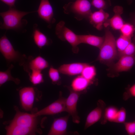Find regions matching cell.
I'll return each instance as SVG.
<instances>
[{"mask_svg": "<svg viewBox=\"0 0 135 135\" xmlns=\"http://www.w3.org/2000/svg\"><path fill=\"white\" fill-rule=\"evenodd\" d=\"M115 38L108 30H106L103 42L100 48L99 54L96 60L108 67L118 59V52Z\"/></svg>", "mask_w": 135, "mask_h": 135, "instance_id": "cell-1", "label": "cell"}, {"mask_svg": "<svg viewBox=\"0 0 135 135\" xmlns=\"http://www.w3.org/2000/svg\"><path fill=\"white\" fill-rule=\"evenodd\" d=\"M32 12H25L19 11L14 8H10L7 11L1 12L0 16L3 22L1 23V29L16 30L22 27L25 20H22L25 16Z\"/></svg>", "mask_w": 135, "mask_h": 135, "instance_id": "cell-2", "label": "cell"}, {"mask_svg": "<svg viewBox=\"0 0 135 135\" xmlns=\"http://www.w3.org/2000/svg\"><path fill=\"white\" fill-rule=\"evenodd\" d=\"M0 51L6 60L8 66L13 62L17 63L19 66H23L27 58L25 54L15 50L5 35L0 39Z\"/></svg>", "mask_w": 135, "mask_h": 135, "instance_id": "cell-3", "label": "cell"}, {"mask_svg": "<svg viewBox=\"0 0 135 135\" xmlns=\"http://www.w3.org/2000/svg\"><path fill=\"white\" fill-rule=\"evenodd\" d=\"M63 21H60L56 25L55 33L58 37L63 41H66L72 46L73 52L77 53L79 51L78 46L80 43L78 35L67 27Z\"/></svg>", "mask_w": 135, "mask_h": 135, "instance_id": "cell-4", "label": "cell"}, {"mask_svg": "<svg viewBox=\"0 0 135 135\" xmlns=\"http://www.w3.org/2000/svg\"><path fill=\"white\" fill-rule=\"evenodd\" d=\"M91 4L88 0H76L64 7V12L67 14L72 13L78 20L88 17L92 13Z\"/></svg>", "mask_w": 135, "mask_h": 135, "instance_id": "cell-5", "label": "cell"}, {"mask_svg": "<svg viewBox=\"0 0 135 135\" xmlns=\"http://www.w3.org/2000/svg\"><path fill=\"white\" fill-rule=\"evenodd\" d=\"M135 64V56H123L120 57L118 61L109 67L108 75L114 77L120 72L129 71Z\"/></svg>", "mask_w": 135, "mask_h": 135, "instance_id": "cell-6", "label": "cell"}, {"mask_svg": "<svg viewBox=\"0 0 135 135\" xmlns=\"http://www.w3.org/2000/svg\"><path fill=\"white\" fill-rule=\"evenodd\" d=\"M70 92L69 96L66 98V112L71 116L73 122L78 124L80 122V118L78 115L77 110L78 101L81 92H78L73 90L71 88H68Z\"/></svg>", "mask_w": 135, "mask_h": 135, "instance_id": "cell-7", "label": "cell"}, {"mask_svg": "<svg viewBox=\"0 0 135 135\" xmlns=\"http://www.w3.org/2000/svg\"><path fill=\"white\" fill-rule=\"evenodd\" d=\"M66 100L61 92L57 100L34 114L37 117L42 115H54L66 112Z\"/></svg>", "mask_w": 135, "mask_h": 135, "instance_id": "cell-8", "label": "cell"}, {"mask_svg": "<svg viewBox=\"0 0 135 135\" xmlns=\"http://www.w3.org/2000/svg\"><path fill=\"white\" fill-rule=\"evenodd\" d=\"M36 90L33 87H27L22 88L19 90V94L21 106L25 110L29 111L32 108Z\"/></svg>", "mask_w": 135, "mask_h": 135, "instance_id": "cell-9", "label": "cell"}, {"mask_svg": "<svg viewBox=\"0 0 135 135\" xmlns=\"http://www.w3.org/2000/svg\"><path fill=\"white\" fill-rule=\"evenodd\" d=\"M34 114L16 110V113L10 124L24 127L36 128L37 118Z\"/></svg>", "mask_w": 135, "mask_h": 135, "instance_id": "cell-10", "label": "cell"}, {"mask_svg": "<svg viewBox=\"0 0 135 135\" xmlns=\"http://www.w3.org/2000/svg\"><path fill=\"white\" fill-rule=\"evenodd\" d=\"M48 66V62L42 56H38L34 58L32 56H30L27 57L23 67L24 71L28 73L34 70L42 71Z\"/></svg>", "mask_w": 135, "mask_h": 135, "instance_id": "cell-11", "label": "cell"}, {"mask_svg": "<svg viewBox=\"0 0 135 135\" xmlns=\"http://www.w3.org/2000/svg\"><path fill=\"white\" fill-rule=\"evenodd\" d=\"M105 104L102 100L98 101L97 106L88 114L86 120L84 128L86 129L94 124L102 118Z\"/></svg>", "mask_w": 135, "mask_h": 135, "instance_id": "cell-12", "label": "cell"}, {"mask_svg": "<svg viewBox=\"0 0 135 135\" xmlns=\"http://www.w3.org/2000/svg\"><path fill=\"white\" fill-rule=\"evenodd\" d=\"M37 12L39 17L49 25L54 23L53 8L48 0H40Z\"/></svg>", "mask_w": 135, "mask_h": 135, "instance_id": "cell-13", "label": "cell"}, {"mask_svg": "<svg viewBox=\"0 0 135 135\" xmlns=\"http://www.w3.org/2000/svg\"><path fill=\"white\" fill-rule=\"evenodd\" d=\"M70 116L55 119L48 134V135H64L67 134L68 122Z\"/></svg>", "mask_w": 135, "mask_h": 135, "instance_id": "cell-14", "label": "cell"}, {"mask_svg": "<svg viewBox=\"0 0 135 135\" xmlns=\"http://www.w3.org/2000/svg\"><path fill=\"white\" fill-rule=\"evenodd\" d=\"M88 64L81 62L64 64L60 66L58 70L62 74L74 76L81 74L84 68Z\"/></svg>", "mask_w": 135, "mask_h": 135, "instance_id": "cell-15", "label": "cell"}, {"mask_svg": "<svg viewBox=\"0 0 135 135\" xmlns=\"http://www.w3.org/2000/svg\"><path fill=\"white\" fill-rule=\"evenodd\" d=\"M114 13V16L104 23L105 27L110 25L113 29L115 30H120L124 24L123 19L121 15L123 12L122 8L119 6H116L113 8Z\"/></svg>", "mask_w": 135, "mask_h": 135, "instance_id": "cell-16", "label": "cell"}, {"mask_svg": "<svg viewBox=\"0 0 135 135\" xmlns=\"http://www.w3.org/2000/svg\"><path fill=\"white\" fill-rule=\"evenodd\" d=\"M109 16V14L102 9L92 13L88 18L90 23L96 29L100 30Z\"/></svg>", "mask_w": 135, "mask_h": 135, "instance_id": "cell-17", "label": "cell"}, {"mask_svg": "<svg viewBox=\"0 0 135 135\" xmlns=\"http://www.w3.org/2000/svg\"><path fill=\"white\" fill-rule=\"evenodd\" d=\"M36 128L20 126L11 124L6 128V135H26L35 134Z\"/></svg>", "mask_w": 135, "mask_h": 135, "instance_id": "cell-18", "label": "cell"}, {"mask_svg": "<svg viewBox=\"0 0 135 135\" xmlns=\"http://www.w3.org/2000/svg\"><path fill=\"white\" fill-rule=\"evenodd\" d=\"M78 36L80 44H87L99 48L104 39V37L90 34L78 35Z\"/></svg>", "mask_w": 135, "mask_h": 135, "instance_id": "cell-19", "label": "cell"}, {"mask_svg": "<svg viewBox=\"0 0 135 135\" xmlns=\"http://www.w3.org/2000/svg\"><path fill=\"white\" fill-rule=\"evenodd\" d=\"M92 83L93 82L86 79L81 75L74 79L72 83L71 88L74 91L82 92Z\"/></svg>", "mask_w": 135, "mask_h": 135, "instance_id": "cell-20", "label": "cell"}, {"mask_svg": "<svg viewBox=\"0 0 135 135\" xmlns=\"http://www.w3.org/2000/svg\"><path fill=\"white\" fill-rule=\"evenodd\" d=\"M35 24L34 26L33 38L34 41L37 46L41 48L44 46L48 45L50 43L49 39L42 32Z\"/></svg>", "mask_w": 135, "mask_h": 135, "instance_id": "cell-21", "label": "cell"}, {"mask_svg": "<svg viewBox=\"0 0 135 135\" xmlns=\"http://www.w3.org/2000/svg\"><path fill=\"white\" fill-rule=\"evenodd\" d=\"M8 67L6 71L0 72V86L4 83L8 81H12L16 84H19L20 82V80L18 78H14L11 75V70L14 68V65L11 64Z\"/></svg>", "mask_w": 135, "mask_h": 135, "instance_id": "cell-22", "label": "cell"}, {"mask_svg": "<svg viewBox=\"0 0 135 135\" xmlns=\"http://www.w3.org/2000/svg\"><path fill=\"white\" fill-rule=\"evenodd\" d=\"M118 110L116 107L110 106L105 108L104 112V119L102 120L101 124L105 123L107 121L114 122Z\"/></svg>", "mask_w": 135, "mask_h": 135, "instance_id": "cell-23", "label": "cell"}, {"mask_svg": "<svg viewBox=\"0 0 135 135\" xmlns=\"http://www.w3.org/2000/svg\"><path fill=\"white\" fill-rule=\"evenodd\" d=\"M28 73L30 80L34 85L38 84L44 82L43 76L42 71L34 70L30 71Z\"/></svg>", "mask_w": 135, "mask_h": 135, "instance_id": "cell-24", "label": "cell"}, {"mask_svg": "<svg viewBox=\"0 0 135 135\" xmlns=\"http://www.w3.org/2000/svg\"><path fill=\"white\" fill-rule=\"evenodd\" d=\"M81 75L86 79L92 82L96 74V70L94 66L88 64L83 69Z\"/></svg>", "mask_w": 135, "mask_h": 135, "instance_id": "cell-25", "label": "cell"}, {"mask_svg": "<svg viewBox=\"0 0 135 135\" xmlns=\"http://www.w3.org/2000/svg\"><path fill=\"white\" fill-rule=\"evenodd\" d=\"M131 42V38L122 34L116 40V44L118 53L123 51Z\"/></svg>", "mask_w": 135, "mask_h": 135, "instance_id": "cell-26", "label": "cell"}, {"mask_svg": "<svg viewBox=\"0 0 135 135\" xmlns=\"http://www.w3.org/2000/svg\"><path fill=\"white\" fill-rule=\"evenodd\" d=\"M60 72L57 70L52 66L50 68L48 74L52 83L53 84L60 85L61 84Z\"/></svg>", "mask_w": 135, "mask_h": 135, "instance_id": "cell-27", "label": "cell"}, {"mask_svg": "<svg viewBox=\"0 0 135 135\" xmlns=\"http://www.w3.org/2000/svg\"><path fill=\"white\" fill-rule=\"evenodd\" d=\"M120 30L122 35L131 38L133 36L135 28L132 24L126 23L124 24Z\"/></svg>", "mask_w": 135, "mask_h": 135, "instance_id": "cell-28", "label": "cell"}, {"mask_svg": "<svg viewBox=\"0 0 135 135\" xmlns=\"http://www.w3.org/2000/svg\"><path fill=\"white\" fill-rule=\"evenodd\" d=\"M118 59L123 56H135V45L131 42L123 51L118 53Z\"/></svg>", "mask_w": 135, "mask_h": 135, "instance_id": "cell-29", "label": "cell"}, {"mask_svg": "<svg viewBox=\"0 0 135 135\" xmlns=\"http://www.w3.org/2000/svg\"><path fill=\"white\" fill-rule=\"evenodd\" d=\"M126 109L122 107L118 110L114 122L122 123L125 122L126 118Z\"/></svg>", "mask_w": 135, "mask_h": 135, "instance_id": "cell-30", "label": "cell"}, {"mask_svg": "<svg viewBox=\"0 0 135 135\" xmlns=\"http://www.w3.org/2000/svg\"><path fill=\"white\" fill-rule=\"evenodd\" d=\"M124 124L127 134L129 135H135V120L132 122H125Z\"/></svg>", "mask_w": 135, "mask_h": 135, "instance_id": "cell-31", "label": "cell"}, {"mask_svg": "<svg viewBox=\"0 0 135 135\" xmlns=\"http://www.w3.org/2000/svg\"><path fill=\"white\" fill-rule=\"evenodd\" d=\"M132 97H135V84L128 88L124 94V98L126 100Z\"/></svg>", "mask_w": 135, "mask_h": 135, "instance_id": "cell-32", "label": "cell"}, {"mask_svg": "<svg viewBox=\"0 0 135 135\" xmlns=\"http://www.w3.org/2000/svg\"><path fill=\"white\" fill-rule=\"evenodd\" d=\"M92 4L99 10L104 9L106 6V3L104 0H92Z\"/></svg>", "mask_w": 135, "mask_h": 135, "instance_id": "cell-33", "label": "cell"}, {"mask_svg": "<svg viewBox=\"0 0 135 135\" xmlns=\"http://www.w3.org/2000/svg\"><path fill=\"white\" fill-rule=\"evenodd\" d=\"M8 6L10 8H14L16 0H0Z\"/></svg>", "mask_w": 135, "mask_h": 135, "instance_id": "cell-34", "label": "cell"}, {"mask_svg": "<svg viewBox=\"0 0 135 135\" xmlns=\"http://www.w3.org/2000/svg\"><path fill=\"white\" fill-rule=\"evenodd\" d=\"M131 20L132 23V24L134 26L135 28V34L133 38V42L135 45V12L132 15Z\"/></svg>", "mask_w": 135, "mask_h": 135, "instance_id": "cell-35", "label": "cell"}, {"mask_svg": "<svg viewBox=\"0 0 135 135\" xmlns=\"http://www.w3.org/2000/svg\"><path fill=\"white\" fill-rule=\"evenodd\" d=\"M130 1L132 0H129Z\"/></svg>", "mask_w": 135, "mask_h": 135, "instance_id": "cell-36", "label": "cell"}]
</instances>
